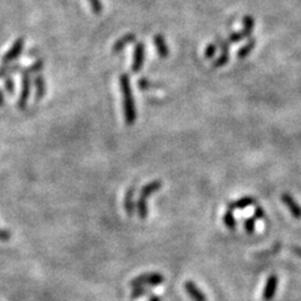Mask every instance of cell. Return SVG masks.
I'll return each instance as SVG.
<instances>
[{"label": "cell", "mask_w": 301, "mask_h": 301, "mask_svg": "<svg viewBox=\"0 0 301 301\" xmlns=\"http://www.w3.org/2000/svg\"><path fill=\"white\" fill-rule=\"evenodd\" d=\"M35 88H37V94H35V97H37L38 100L42 99L45 94V84L43 77L35 78Z\"/></svg>", "instance_id": "obj_14"}, {"label": "cell", "mask_w": 301, "mask_h": 301, "mask_svg": "<svg viewBox=\"0 0 301 301\" xmlns=\"http://www.w3.org/2000/svg\"><path fill=\"white\" fill-rule=\"evenodd\" d=\"M162 186H163L162 181L156 180L147 183V185L142 187V190H141L140 192V197H138L137 205H136V207H137L138 217H140L141 220H145L148 215V206H147L148 197H150V195H153L154 192H157L159 188H162Z\"/></svg>", "instance_id": "obj_2"}, {"label": "cell", "mask_w": 301, "mask_h": 301, "mask_svg": "<svg viewBox=\"0 0 301 301\" xmlns=\"http://www.w3.org/2000/svg\"><path fill=\"white\" fill-rule=\"evenodd\" d=\"M293 252L295 255H298V256L301 257V247H299V246H294V247H293Z\"/></svg>", "instance_id": "obj_23"}, {"label": "cell", "mask_w": 301, "mask_h": 301, "mask_svg": "<svg viewBox=\"0 0 301 301\" xmlns=\"http://www.w3.org/2000/svg\"><path fill=\"white\" fill-rule=\"evenodd\" d=\"M154 45H156V49H157V52H158L159 56L161 57L168 56V48H167L163 38L159 37V35L154 37Z\"/></svg>", "instance_id": "obj_12"}, {"label": "cell", "mask_w": 301, "mask_h": 301, "mask_svg": "<svg viewBox=\"0 0 301 301\" xmlns=\"http://www.w3.org/2000/svg\"><path fill=\"white\" fill-rule=\"evenodd\" d=\"M135 34H127L126 37H123L122 39H119L118 42L116 43V44L113 45V52L114 53H117V52H121L122 49H123L124 47L127 44H130L131 42H133V39H135Z\"/></svg>", "instance_id": "obj_13"}, {"label": "cell", "mask_w": 301, "mask_h": 301, "mask_svg": "<svg viewBox=\"0 0 301 301\" xmlns=\"http://www.w3.org/2000/svg\"><path fill=\"white\" fill-rule=\"evenodd\" d=\"M5 87H6V89H8V92L10 93V94H13V93H14V82L11 80V78H8V79L5 80Z\"/></svg>", "instance_id": "obj_21"}, {"label": "cell", "mask_w": 301, "mask_h": 301, "mask_svg": "<svg viewBox=\"0 0 301 301\" xmlns=\"http://www.w3.org/2000/svg\"><path fill=\"white\" fill-rule=\"evenodd\" d=\"M254 217L256 220L264 219L265 212H264V209H262L261 206H256V209H255V211H254Z\"/></svg>", "instance_id": "obj_19"}, {"label": "cell", "mask_w": 301, "mask_h": 301, "mask_svg": "<svg viewBox=\"0 0 301 301\" xmlns=\"http://www.w3.org/2000/svg\"><path fill=\"white\" fill-rule=\"evenodd\" d=\"M148 293H150V291H148L147 289L145 288V286H137V288L133 289L132 294H131V298H132V299H138V298H141V296L147 295Z\"/></svg>", "instance_id": "obj_16"}, {"label": "cell", "mask_w": 301, "mask_h": 301, "mask_svg": "<svg viewBox=\"0 0 301 301\" xmlns=\"http://www.w3.org/2000/svg\"><path fill=\"white\" fill-rule=\"evenodd\" d=\"M30 95V78L28 73L23 74V80H21V90L20 95H19L18 107L19 108H25L28 103V98Z\"/></svg>", "instance_id": "obj_4"}, {"label": "cell", "mask_w": 301, "mask_h": 301, "mask_svg": "<svg viewBox=\"0 0 301 301\" xmlns=\"http://www.w3.org/2000/svg\"><path fill=\"white\" fill-rule=\"evenodd\" d=\"M143 59H145V45L141 43L137 44L135 48V53H133V63H132V72L137 73L143 66Z\"/></svg>", "instance_id": "obj_7"}, {"label": "cell", "mask_w": 301, "mask_h": 301, "mask_svg": "<svg viewBox=\"0 0 301 301\" xmlns=\"http://www.w3.org/2000/svg\"><path fill=\"white\" fill-rule=\"evenodd\" d=\"M148 301H162V298H159V296H156V295H152L150 299H148Z\"/></svg>", "instance_id": "obj_24"}, {"label": "cell", "mask_w": 301, "mask_h": 301, "mask_svg": "<svg viewBox=\"0 0 301 301\" xmlns=\"http://www.w3.org/2000/svg\"><path fill=\"white\" fill-rule=\"evenodd\" d=\"M255 222H256V219L254 216L248 217L246 219L245 221V228L248 233H252L255 231Z\"/></svg>", "instance_id": "obj_17"}, {"label": "cell", "mask_w": 301, "mask_h": 301, "mask_svg": "<svg viewBox=\"0 0 301 301\" xmlns=\"http://www.w3.org/2000/svg\"><path fill=\"white\" fill-rule=\"evenodd\" d=\"M224 224L226 225V227L231 228V230H233V228L236 227L235 216H233V212L230 211V210H227V211L225 212V215H224Z\"/></svg>", "instance_id": "obj_15"}, {"label": "cell", "mask_w": 301, "mask_h": 301, "mask_svg": "<svg viewBox=\"0 0 301 301\" xmlns=\"http://www.w3.org/2000/svg\"><path fill=\"white\" fill-rule=\"evenodd\" d=\"M133 196H135V187H130L126 192V196H124V210H126V214L128 216H133L136 211V205L135 201H133Z\"/></svg>", "instance_id": "obj_11"}, {"label": "cell", "mask_w": 301, "mask_h": 301, "mask_svg": "<svg viewBox=\"0 0 301 301\" xmlns=\"http://www.w3.org/2000/svg\"><path fill=\"white\" fill-rule=\"evenodd\" d=\"M88 3L92 6L93 11H94L95 14L102 13V4H100L99 0H88Z\"/></svg>", "instance_id": "obj_18"}, {"label": "cell", "mask_w": 301, "mask_h": 301, "mask_svg": "<svg viewBox=\"0 0 301 301\" xmlns=\"http://www.w3.org/2000/svg\"><path fill=\"white\" fill-rule=\"evenodd\" d=\"M119 85H121L122 97H123V114L124 121L127 126H132L136 121V106L135 98H133L132 88H131L130 78L127 74H121L119 75Z\"/></svg>", "instance_id": "obj_1"}, {"label": "cell", "mask_w": 301, "mask_h": 301, "mask_svg": "<svg viewBox=\"0 0 301 301\" xmlns=\"http://www.w3.org/2000/svg\"><path fill=\"white\" fill-rule=\"evenodd\" d=\"M215 54V47L214 45H211V47L207 48L206 50V53H205V56L207 57V58H210V57H212Z\"/></svg>", "instance_id": "obj_22"}, {"label": "cell", "mask_w": 301, "mask_h": 301, "mask_svg": "<svg viewBox=\"0 0 301 301\" xmlns=\"http://www.w3.org/2000/svg\"><path fill=\"white\" fill-rule=\"evenodd\" d=\"M278 281L279 279L276 275H270L266 281V285H265L264 294H262V299L265 301H270L274 299L276 290H278Z\"/></svg>", "instance_id": "obj_5"}, {"label": "cell", "mask_w": 301, "mask_h": 301, "mask_svg": "<svg viewBox=\"0 0 301 301\" xmlns=\"http://www.w3.org/2000/svg\"><path fill=\"white\" fill-rule=\"evenodd\" d=\"M11 232H9L8 230H1L0 228V241H8L10 240Z\"/></svg>", "instance_id": "obj_20"}, {"label": "cell", "mask_w": 301, "mask_h": 301, "mask_svg": "<svg viewBox=\"0 0 301 301\" xmlns=\"http://www.w3.org/2000/svg\"><path fill=\"white\" fill-rule=\"evenodd\" d=\"M164 278L163 275L157 274V272H152V274H143L137 276L131 281V286L137 288V286H156L163 284Z\"/></svg>", "instance_id": "obj_3"}, {"label": "cell", "mask_w": 301, "mask_h": 301, "mask_svg": "<svg viewBox=\"0 0 301 301\" xmlns=\"http://www.w3.org/2000/svg\"><path fill=\"white\" fill-rule=\"evenodd\" d=\"M185 290L186 293H187V295L190 296L193 301H207L206 295H205L192 281H186Z\"/></svg>", "instance_id": "obj_8"}, {"label": "cell", "mask_w": 301, "mask_h": 301, "mask_svg": "<svg viewBox=\"0 0 301 301\" xmlns=\"http://www.w3.org/2000/svg\"><path fill=\"white\" fill-rule=\"evenodd\" d=\"M256 204V198L255 197H242L238 198V200L232 201L227 205V210L233 212V210H240V209H246V207L251 206V205Z\"/></svg>", "instance_id": "obj_10"}, {"label": "cell", "mask_w": 301, "mask_h": 301, "mask_svg": "<svg viewBox=\"0 0 301 301\" xmlns=\"http://www.w3.org/2000/svg\"><path fill=\"white\" fill-rule=\"evenodd\" d=\"M23 45H24V39H23V38H20V39H16V42L14 43L13 47H11V49H9L8 53H6L5 56H4L3 63L6 64V63H9V62L13 61V59H15L16 57H18L19 54L21 53Z\"/></svg>", "instance_id": "obj_9"}, {"label": "cell", "mask_w": 301, "mask_h": 301, "mask_svg": "<svg viewBox=\"0 0 301 301\" xmlns=\"http://www.w3.org/2000/svg\"><path fill=\"white\" fill-rule=\"evenodd\" d=\"M281 201H283L284 205L288 207L289 211L291 212V215H293L295 219H301V206L296 202L293 196L289 195V193H283Z\"/></svg>", "instance_id": "obj_6"}]
</instances>
